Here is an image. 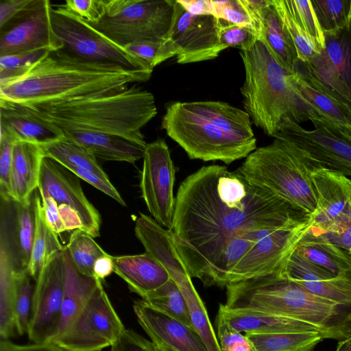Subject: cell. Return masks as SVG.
Returning a JSON list of instances; mask_svg holds the SVG:
<instances>
[{"mask_svg":"<svg viewBox=\"0 0 351 351\" xmlns=\"http://www.w3.org/2000/svg\"><path fill=\"white\" fill-rule=\"evenodd\" d=\"M308 215L225 166H204L176 196L171 230L191 276L202 280L227 242L242 231L282 226Z\"/></svg>","mask_w":351,"mask_h":351,"instance_id":"obj_1","label":"cell"},{"mask_svg":"<svg viewBox=\"0 0 351 351\" xmlns=\"http://www.w3.org/2000/svg\"><path fill=\"white\" fill-rule=\"evenodd\" d=\"M150 76L50 51L23 75L0 82V97L25 104L61 102L120 93Z\"/></svg>","mask_w":351,"mask_h":351,"instance_id":"obj_2","label":"cell"},{"mask_svg":"<svg viewBox=\"0 0 351 351\" xmlns=\"http://www.w3.org/2000/svg\"><path fill=\"white\" fill-rule=\"evenodd\" d=\"M230 309H247L300 320L339 341L351 337V306L319 296L281 274H270L228 284Z\"/></svg>","mask_w":351,"mask_h":351,"instance_id":"obj_3","label":"cell"},{"mask_svg":"<svg viewBox=\"0 0 351 351\" xmlns=\"http://www.w3.org/2000/svg\"><path fill=\"white\" fill-rule=\"evenodd\" d=\"M25 105L60 129L90 130L138 140H145L141 129L157 114L154 95L136 84L120 93Z\"/></svg>","mask_w":351,"mask_h":351,"instance_id":"obj_4","label":"cell"},{"mask_svg":"<svg viewBox=\"0 0 351 351\" xmlns=\"http://www.w3.org/2000/svg\"><path fill=\"white\" fill-rule=\"evenodd\" d=\"M239 53L245 69L240 89L244 110L265 134L274 137L285 117L300 124L316 114L298 96L289 73L262 38H256Z\"/></svg>","mask_w":351,"mask_h":351,"instance_id":"obj_5","label":"cell"},{"mask_svg":"<svg viewBox=\"0 0 351 351\" xmlns=\"http://www.w3.org/2000/svg\"><path fill=\"white\" fill-rule=\"evenodd\" d=\"M320 166L324 165L293 143L274 138L269 145L250 154L237 170L252 184L313 215L317 199L311 173Z\"/></svg>","mask_w":351,"mask_h":351,"instance_id":"obj_6","label":"cell"},{"mask_svg":"<svg viewBox=\"0 0 351 351\" xmlns=\"http://www.w3.org/2000/svg\"><path fill=\"white\" fill-rule=\"evenodd\" d=\"M161 128L191 159L230 164L256 149V138L245 139L223 132L190 110L184 102L169 104Z\"/></svg>","mask_w":351,"mask_h":351,"instance_id":"obj_7","label":"cell"},{"mask_svg":"<svg viewBox=\"0 0 351 351\" xmlns=\"http://www.w3.org/2000/svg\"><path fill=\"white\" fill-rule=\"evenodd\" d=\"M102 12L88 23L117 45L136 42H163L168 36L176 1L101 0Z\"/></svg>","mask_w":351,"mask_h":351,"instance_id":"obj_8","label":"cell"},{"mask_svg":"<svg viewBox=\"0 0 351 351\" xmlns=\"http://www.w3.org/2000/svg\"><path fill=\"white\" fill-rule=\"evenodd\" d=\"M50 19L53 31L65 55L82 61L121 68L151 77L153 69L90 26L62 5H51Z\"/></svg>","mask_w":351,"mask_h":351,"instance_id":"obj_9","label":"cell"},{"mask_svg":"<svg viewBox=\"0 0 351 351\" xmlns=\"http://www.w3.org/2000/svg\"><path fill=\"white\" fill-rule=\"evenodd\" d=\"M308 119L313 130H307L288 117L279 125L274 138L293 143L324 166L351 176V127L335 123L316 114Z\"/></svg>","mask_w":351,"mask_h":351,"instance_id":"obj_10","label":"cell"},{"mask_svg":"<svg viewBox=\"0 0 351 351\" xmlns=\"http://www.w3.org/2000/svg\"><path fill=\"white\" fill-rule=\"evenodd\" d=\"M125 329L101 282L88 302L55 343L66 351H101Z\"/></svg>","mask_w":351,"mask_h":351,"instance_id":"obj_11","label":"cell"},{"mask_svg":"<svg viewBox=\"0 0 351 351\" xmlns=\"http://www.w3.org/2000/svg\"><path fill=\"white\" fill-rule=\"evenodd\" d=\"M141 173V196L152 217L171 230L176 206L173 194L176 169L166 141L147 143Z\"/></svg>","mask_w":351,"mask_h":351,"instance_id":"obj_12","label":"cell"},{"mask_svg":"<svg viewBox=\"0 0 351 351\" xmlns=\"http://www.w3.org/2000/svg\"><path fill=\"white\" fill-rule=\"evenodd\" d=\"M63 250L49 260L36 279L27 332L33 343L50 342L59 324L64 289Z\"/></svg>","mask_w":351,"mask_h":351,"instance_id":"obj_13","label":"cell"},{"mask_svg":"<svg viewBox=\"0 0 351 351\" xmlns=\"http://www.w3.org/2000/svg\"><path fill=\"white\" fill-rule=\"evenodd\" d=\"M219 19L213 15H193L177 1L167 39L176 49L179 64L210 60L227 49L218 35Z\"/></svg>","mask_w":351,"mask_h":351,"instance_id":"obj_14","label":"cell"},{"mask_svg":"<svg viewBox=\"0 0 351 351\" xmlns=\"http://www.w3.org/2000/svg\"><path fill=\"white\" fill-rule=\"evenodd\" d=\"M38 190L40 197L49 196L58 206H67L80 216L82 230L93 238L99 236L101 215L85 196L79 178L54 160L43 159Z\"/></svg>","mask_w":351,"mask_h":351,"instance_id":"obj_15","label":"cell"},{"mask_svg":"<svg viewBox=\"0 0 351 351\" xmlns=\"http://www.w3.org/2000/svg\"><path fill=\"white\" fill-rule=\"evenodd\" d=\"M51 5L43 0L37 9L0 30V56L61 49L63 46L51 27Z\"/></svg>","mask_w":351,"mask_h":351,"instance_id":"obj_16","label":"cell"},{"mask_svg":"<svg viewBox=\"0 0 351 351\" xmlns=\"http://www.w3.org/2000/svg\"><path fill=\"white\" fill-rule=\"evenodd\" d=\"M317 199L313 228L324 231L351 217V180L324 166L311 173Z\"/></svg>","mask_w":351,"mask_h":351,"instance_id":"obj_17","label":"cell"},{"mask_svg":"<svg viewBox=\"0 0 351 351\" xmlns=\"http://www.w3.org/2000/svg\"><path fill=\"white\" fill-rule=\"evenodd\" d=\"M36 229L34 192L26 203L1 197V231L18 269L28 272Z\"/></svg>","mask_w":351,"mask_h":351,"instance_id":"obj_18","label":"cell"},{"mask_svg":"<svg viewBox=\"0 0 351 351\" xmlns=\"http://www.w3.org/2000/svg\"><path fill=\"white\" fill-rule=\"evenodd\" d=\"M1 135L45 145L64 137L62 130L28 106L0 97Z\"/></svg>","mask_w":351,"mask_h":351,"instance_id":"obj_19","label":"cell"},{"mask_svg":"<svg viewBox=\"0 0 351 351\" xmlns=\"http://www.w3.org/2000/svg\"><path fill=\"white\" fill-rule=\"evenodd\" d=\"M289 78L298 96L317 115L351 127V108L321 82L308 62L298 60Z\"/></svg>","mask_w":351,"mask_h":351,"instance_id":"obj_20","label":"cell"},{"mask_svg":"<svg viewBox=\"0 0 351 351\" xmlns=\"http://www.w3.org/2000/svg\"><path fill=\"white\" fill-rule=\"evenodd\" d=\"M286 276L313 293L351 306V271L333 274L309 262L295 250L288 262Z\"/></svg>","mask_w":351,"mask_h":351,"instance_id":"obj_21","label":"cell"},{"mask_svg":"<svg viewBox=\"0 0 351 351\" xmlns=\"http://www.w3.org/2000/svg\"><path fill=\"white\" fill-rule=\"evenodd\" d=\"M138 322L150 339H156L178 351H208L202 338L191 326L145 304H133Z\"/></svg>","mask_w":351,"mask_h":351,"instance_id":"obj_22","label":"cell"},{"mask_svg":"<svg viewBox=\"0 0 351 351\" xmlns=\"http://www.w3.org/2000/svg\"><path fill=\"white\" fill-rule=\"evenodd\" d=\"M64 136L87 149L96 158L108 161L134 163L143 158L147 143L113 134L62 128Z\"/></svg>","mask_w":351,"mask_h":351,"instance_id":"obj_23","label":"cell"},{"mask_svg":"<svg viewBox=\"0 0 351 351\" xmlns=\"http://www.w3.org/2000/svg\"><path fill=\"white\" fill-rule=\"evenodd\" d=\"M44 157L40 145L23 141L14 143L9 177L10 198L21 203L30 199L38 189Z\"/></svg>","mask_w":351,"mask_h":351,"instance_id":"obj_24","label":"cell"},{"mask_svg":"<svg viewBox=\"0 0 351 351\" xmlns=\"http://www.w3.org/2000/svg\"><path fill=\"white\" fill-rule=\"evenodd\" d=\"M218 312L232 327L239 332H244L245 334L317 332L323 333L312 324L280 315L247 309H230L221 304H219Z\"/></svg>","mask_w":351,"mask_h":351,"instance_id":"obj_25","label":"cell"},{"mask_svg":"<svg viewBox=\"0 0 351 351\" xmlns=\"http://www.w3.org/2000/svg\"><path fill=\"white\" fill-rule=\"evenodd\" d=\"M112 261L114 272L126 282L132 292L141 298L170 279L165 268L146 252L137 255L112 256Z\"/></svg>","mask_w":351,"mask_h":351,"instance_id":"obj_26","label":"cell"},{"mask_svg":"<svg viewBox=\"0 0 351 351\" xmlns=\"http://www.w3.org/2000/svg\"><path fill=\"white\" fill-rule=\"evenodd\" d=\"M64 289L60 318L56 332L50 343L58 339L80 313L101 280L82 274L75 267L64 246Z\"/></svg>","mask_w":351,"mask_h":351,"instance_id":"obj_27","label":"cell"},{"mask_svg":"<svg viewBox=\"0 0 351 351\" xmlns=\"http://www.w3.org/2000/svg\"><path fill=\"white\" fill-rule=\"evenodd\" d=\"M19 271L7 240L0 236V337L8 339L15 332L14 304Z\"/></svg>","mask_w":351,"mask_h":351,"instance_id":"obj_28","label":"cell"},{"mask_svg":"<svg viewBox=\"0 0 351 351\" xmlns=\"http://www.w3.org/2000/svg\"><path fill=\"white\" fill-rule=\"evenodd\" d=\"M192 112L223 132L245 139L256 138L249 114L227 103L215 101L184 102Z\"/></svg>","mask_w":351,"mask_h":351,"instance_id":"obj_29","label":"cell"},{"mask_svg":"<svg viewBox=\"0 0 351 351\" xmlns=\"http://www.w3.org/2000/svg\"><path fill=\"white\" fill-rule=\"evenodd\" d=\"M295 251L309 262L333 274L351 271L348 252L321 239L311 229L302 239Z\"/></svg>","mask_w":351,"mask_h":351,"instance_id":"obj_30","label":"cell"},{"mask_svg":"<svg viewBox=\"0 0 351 351\" xmlns=\"http://www.w3.org/2000/svg\"><path fill=\"white\" fill-rule=\"evenodd\" d=\"M36 229L28 274L35 280L43 267L62 246L45 218L42 200L38 189L34 191Z\"/></svg>","mask_w":351,"mask_h":351,"instance_id":"obj_31","label":"cell"},{"mask_svg":"<svg viewBox=\"0 0 351 351\" xmlns=\"http://www.w3.org/2000/svg\"><path fill=\"white\" fill-rule=\"evenodd\" d=\"M260 38L265 42L282 66L289 73H291L298 60L297 53L276 12L272 0H270L264 12Z\"/></svg>","mask_w":351,"mask_h":351,"instance_id":"obj_32","label":"cell"},{"mask_svg":"<svg viewBox=\"0 0 351 351\" xmlns=\"http://www.w3.org/2000/svg\"><path fill=\"white\" fill-rule=\"evenodd\" d=\"M44 155L66 169L80 168L110 180L98 164L96 157L81 145L66 138L41 146Z\"/></svg>","mask_w":351,"mask_h":351,"instance_id":"obj_33","label":"cell"},{"mask_svg":"<svg viewBox=\"0 0 351 351\" xmlns=\"http://www.w3.org/2000/svg\"><path fill=\"white\" fill-rule=\"evenodd\" d=\"M252 351H312L326 336L317 332L248 333Z\"/></svg>","mask_w":351,"mask_h":351,"instance_id":"obj_34","label":"cell"},{"mask_svg":"<svg viewBox=\"0 0 351 351\" xmlns=\"http://www.w3.org/2000/svg\"><path fill=\"white\" fill-rule=\"evenodd\" d=\"M141 300L149 306L192 327L184 296L178 286L171 278L163 285L142 298Z\"/></svg>","mask_w":351,"mask_h":351,"instance_id":"obj_35","label":"cell"},{"mask_svg":"<svg viewBox=\"0 0 351 351\" xmlns=\"http://www.w3.org/2000/svg\"><path fill=\"white\" fill-rule=\"evenodd\" d=\"M324 51L340 79L351 91L350 23L336 32L324 33Z\"/></svg>","mask_w":351,"mask_h":351,"instance_id":"obj_36","label":"cell"},{"mask_svg":"<svg viewBox=\"0 0 351 351\" xmlns=\"http://www.w3.org/2000/svg\"><path fill=\"white\" fill-rule=\"evenodd\" d=\"M66 247L76 269L88 277H94L95 262L108 254L93 237L80 229L73 230Z\"/></svg>","mask_w":351,"mask_h":351,"instance_id":"obj_37","label":"cell"},{"mask_svg":"<svg viewBox=\"0 0 351 351\" xmlns=\"http://www.w3.org/2000/svg\"><path fill=\"white\" fill-rule=\"evenodd\" d=\"M311 3L324 33L336 32L350 25L351 0H312Z\"/></svg>","mask_w":351,"mask_h":351,"instance_id":"obj_38","label":"cell"},{"mask_svg":"<svg viewBox=\"0 0 351 351\" xmlns=\"http://www.w3.org/2000/svg\"><path fill=\"white\" fill-rule=\"evenodd\" d=\"M276 12L290 36L295 49L298 59L302 62H308L320 51L311 38L306 34L294 20L288 10L284 0H272Z\"/></svg>","mask_w":351,"mask_h":351,"instance_id":"obj_39","label":"cell"},{"mask_svg":"<svg viewBox=\"0 0 351 351\" xmlns=\"http://www.w3.org/2000/svg\"><path fill=\"white\" fill-rule=\"evenodd\" d=\"M290 14L316 47L325 49V36L311 0H284Z\"/></svg>","mask_w":351,"mask_h":351,"instance_id":"obj_40","label":"cell"},{"mask_svg":"<svg viewBox=\"0 0 351 351\" xmlns=\"http://www.w3.org/2000/svg\"><path fill=\"white\" fill-rule=\"evenodd\" d=\"M31 278L28 272H23L18 280L14 304V324L16 332L19 335L27 332L34 290Z\"/></svg>","mask_w":351,"mask_h":351,"instance_id":"obj_41","label":"cell"},{"mask_svg":"<svg viewBox=\"0 0 351 351\" xmlns=\"http://www.w3.org/2000/svg\"><path fill=\"white\" fill-rule=\"evenodd\" d=\"M125 49L145 62L153 69L156 66L177 55L175 47L167 38L163 42H136L126 46Z\"/></svg>","mask_w":351,"mask_h":351,"instance_id":"obj_42","label":"cell"},{"mask_svg":"<svg viewBox=\"0 0 351 351\" xmlns=\"http://www.w3.org/2000/svg\"><path fill=\"white\" fill-rule=\"evenodd\" d=\"M50 51L40 50L32 52L0 56V82H3L25 73L36 62Z\"/></svg>","mask_w":351,"mask_h":351,"instance_id":"obj_43","label":"cell"},{"mask_svg":"<svg viewBox=\"0 0 351 351\" xmlns=\"http://www.w3.org/2000/svg\"><path fill=\"white\" fill-rule=\"evenodd\" d=\"M218 35L221 45L226 48L236 47L240 50L250 45L259 38L253 29L241 26L219 19Z\"/></svg>","mask_w":351,"mask_h":351,"instance_id":"obj_44","label":"cell"},{"mask_svg":"<svg viewBox=\"0 0 351 351\" xmlns=\"http://www.w3.org/2000/svg\"><path fill=\"white\" fill-rule=\"evenodd\" d=\"M211 1L214 8L215 17L233 24L250 27L257 32L253 21L241 0H211Z\"/></svg>","mask_w":351,"mask_h":351,"instance_id":"obj_45","label":"cell"},{"mask_svg":"<svg viewBox=\"0 0 351 351\" xmlns=\"http://www.w3.org/2000/svg\"><path fill=\"white\" fill-rule=\"evenodd\" d=\"M43 2V0H1L0 30L37 9Z\"/></svg>","mask_w":351,"mask_h":351,"instance_id":"obj_46","label":"cell"},{"mask_svg":"<svg viewBox=\"0 0 351 351\" xmlns=\"http://www.w3.org/2000/svg\"><path fill=\"white\" fill-rule=\"evenodd\" d=\"M311 231L321 239L343 250L351 249V217L346 221L333 225L324 231Z\"/></svg>","mask_w":351,"mask_h":351,"instance_id":"obj_47","label":"cell"},{"mask_svg":"<svg viewBox=\"0 0 351 351\" xmlns=\"http://www.w3.org/2000/svg\"><path fill=\"white\" fill-rule=\"evenodd\" d=\"M215 324L216 335L221 351H231L239 344L250 343L245 335L232 327L219 312L216 316Z\"/></svg>","mask_w":351,"mask_h":351,"instance_id":"obj_48","label":"cell"},{"mask_svg":"<svg viewBox=\"0 0 351 351\" xmlns=\"http://www.w3.org/2000/svg\"><path fill=\"white\" fill-rule=\"evenodd\" d=\"M16 141L8 135L0 136V193L1 197H8L10 171L13 147Z\"/></svg>","mask_w":351,"mask_h":351,"instance_id":"obj_49","label":"cell"},{"mask_svg":"<svg viewBox=\"0 0 351 351\" xmlns=\"http://www.w3.org/2000/svg\"><path fill=\"white\" fill-rule=\"evenodd\" d=\"M110 351H156L153 342L131 329H125Z\"/></svg>","mask_w":351,"mask_h":351,"instance_id":"obj_50","label":"cell"},{"mask_svg":"<svg viewBox=\"0 0 351 351\" xmlns=\"http://www.w3.org/2000/svg\"><path fill=\"white\" fill-rule=\"evenodd\" d=\"M62 5L87 23L97 21L102 12L101 0H66Z\"/></svg>","mask_w":351,"mask_h":351,"instance_id":"obj_51","label":"cell"},{"mask_svg":"<svg viewBox=\"0 0 351 351\" xmlns=\"http://www.w3.org/2000/svg\"><path fill=\"white\" fill-rule=\"evenodd\" d=\"M40 197L45 218L51 230L58 235L65 232L56 202L49 196Z\"/></svg>","mask_w":351,"mask_h":351,"instance_id":"obj_52","label":"cell"},{"mask_svg":"<svg viewBox=\"0 0 351 351\" xmlns=\"http://www.w3.org/2000/svg\"><path fill=\"white\" fill-rule=\"evenodd\" d=\"M0 351H66L59 346L50 343H33L28 345L16 344L8 339H1Z\"/></svg>","mask_w":351,"mask_h":351,"instance_id":"obj_53","label":"cell"},{"mask_svg":"<svg viewBox=\"0 0 351 351\" xmlns=\"http://www.w3.org/2000/svg\"><path fill=\"white\" fill-rule=\"evenodd\" d=\"M270 0H241L261 37L264 12Z\"/></svg>","mask_w":351,"mask_h":351,"instance_id":"obj_54","label":"cell"},{"mask_svg":"<svg viewBox=\"0 0 351 351\" xmlns=\"http://www.w3.org/2000/svg\"><path fill=\"white\" fill-rule=\"evenodd\" d=\"M177 1L191 14L214 16V8L211 0H177Z\"/></svg>","mask_w":351,"mask_h":351,"instance_id":"obj_55","label":"cell"},{"mask_svg":"<svg viewBox=\"0 0 351 351\" xmlns=\"http://www.w3.org/2000/svg\"><path fill=\"white\" fill-rule=\"evenodd\" d=\"M58 210L66 231L82 230V224L78 214L71 207L59 206Z\"/></svg>","mask_w":351,"mask_h":351,"instance_id":"obj_56","label":"cell"},{"mask_svg":"<svg viewBox=\"0 0 351 351\" xmlns=\"http://www.w3.org/2000/svg\"><path fill=\"white\" fill-rule=\"evenodd\" d=\"M114 272L112 256L107 254L99 258L93 266L94 277L101 280Z\"/></svg>","mask_w":351,"mask_h":351,"instance_id":"obj_57","label":"cell"},{"mask_svg":"<svg viewBox=\"0 0 351 351\" xmlns=\"http://www.w3.org/2000/svg\"><path fill=\"white\" fill-rule=\"evenodd\" d=\"M150 340L154 344L156 351H178V350H175L174 348L165 344V343L160 341V340H158L156 339H152Z\"/></svg>","mask_w":351,"mask_h":351,"instance_id":"obj_58","label":"cell"},{"mask_svg":"<svg viewBox=\"0 0 351 351\" xmlns=\"http://www.w3.org/2000/svg\"><path fill=\"white\" fill-rule=\"evenodd\" d=\"M336 351H351V337L339 341Z\"/></svg>","mask_w":351,"mask_h":351,"instance_id":"obj_59","label":"cell"},{"mask_svg":"<svg viewBox=\"0 0 351 351\" xmlns=\"http://www.w3.org/2000/svg\"><path fill=\"white\" fill-rule=\"evenodd\" d=\"M348 252V253L351 255V249H350V250H349Z\"/></svg>","mask_w":351,"mask_h":351,"instance_id":"obj_60","label":"cell"},{"mask_svg":"<svg viewBox=\"0 0 351 351\" xmlns=\"http://www.w3.org/2000/svg\"><path fill=\"white\" fill-rule=\"evenodd\" d=\"M350 28H351V21H350Z\"/></svg>","mask_w":351,"mask_h":351,"instance_id":"obj_61","label":"cell"}]
</instances>
